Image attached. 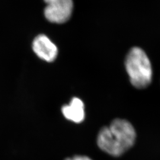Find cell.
I'll use <instances>...</instances> for the list:
<instances>
[{
    "label": "cell",
    "instance_id": "6da1fadb",
    "mask_svg": "<svg viewBox=\"0 0 160 160\" xmlns=\"http://www.w3.org/2000/svg\"><path fill=\"white\" fill-rule=\"evenodd\" d=\"M136 132L125 119H116L109 126L103 128L98 134V147L107 154L118 157L131 148L136 140Z\"/></svg>",
    "mask_w": 160,
    "mask_h": 160
},
{
    "label": "cell",
    "instance_id": "7a4b0ae2",
    "mask_svg": "<svg viewBox=\"0 0 160 160\" xmlns=\"http://www.w3.org/2000/svg\"><path fill=\"white\" fill-rule=\"evenodd\" d=\"M125 67L132 86L142 89L151 84L152 65L148 57L141 48H132L126 56Z\"/></svg>",
    "mask_w": 160,
    "mask_h": 160
},
{
    "label": "cell",
    "instance_id": "3957f363",
    "mask_svg": "<svg viewBox=\"0 0 160 160\" xmlns=\"http://www.w3.org/2000/svg\"><path fill=\"white\" fill-rule=\"evenodd\" d=\"M46 4L44 14L53 23L67 22L71 17L74 4L72 0H44Z\"/></svg>",
    "mask_w": 160,
    "mask_h": 160
},
{
    "label": "cell",
    "instance_id": "277c9868",
    "mask_svg": "<svg viewBox=\"0 0 160 160\" xmlns=\"http://www.w3.org/2000/svg\"><path fill=\"white\" fill-rule=\"evenodd\" d=\"M33 50L40 59L53 62L57 57V46L45 34L38 36L33 42Z\"/></svg>",
    "mask_w": 160,
    "mask_h": 160
},
{
    "label": "cell",
    "instance_id": "5b68a950",
    "mask_svg": "<svg viewBox=\"0 0 160 160\" xmlns=\"http://www.w3.org/2000/svg\"><path fill=\"white\" fill-rule=\"evenodd\" d=\"M62 113L68 120L80 123L85 119L84 103L80 98L74 97L69 104L64 105L62 108Z\"/></svg>",
    "mask_w": 160,
    "mask_h": 160
},
{
    "label": "cell",
    "instance_id": "8992f818",
    "mask_svg": "<svg viewBox=\"0 0 160 160\" xmlns=\"http://www.w3.org/2000/svg\"><path fill=\"white\" fill-rule=\"evenodd\" d=\"M65 160H92L90 158L84 155H75L71 158H67Z\"/></svg>",
    "mask_w": 160,
    "mask_h": 160
}]
</instances>
